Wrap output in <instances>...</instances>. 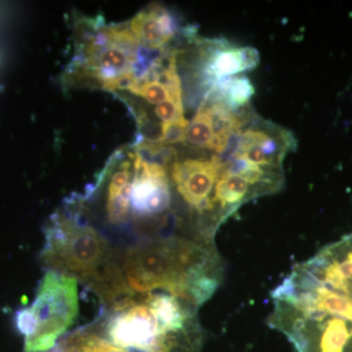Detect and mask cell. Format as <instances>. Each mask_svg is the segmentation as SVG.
Wrapping results in <instances>:
<instances>
[{
    "instance_id": "1",
    "label": "cell",
    "mask_w": 352,
    "mask_h": 352,
    "mask_svg": "<svg viewBox=\"0 0 352 352\" xmlns=\"http://www.w3.org/2000/svg\"><path fill=\"white\" fill-rule=\"evenodd\" d=\"M200 307L170 292L133 293L105 305L91 324L126 352H201Z\"/></svg>"
},
{
    "instance_id": "10",
    "label": "cell",
    "mask_w": 352,
    "mask_h": 352,
    "mask_svg": "<svg viewBox=\"0 0 352 352\" xmlns=\"http://www.w3.org/2000/svg\"><path fill=\"white\" fill-rule=\"evenodd\" d=\"M254 94V88L249 78L245 76H232L210 88L205 99L219 102L236 111L249 105Z\"/></svg>"
},
{
    "instance_id": "7",
    "label": "cell",
    "mask_w": 352,
    "mask_h": 352,
    "mask_svg": "<svg viewBox=\"0 0 352 352\" xmlns=\"http://www.w3.org/2000/svg\"><path fill=\"white\" fill-rule=\"evenodd\" d=\"M236 139L234 160L270 170H281L285 156L296 144L291 132L264 120L241 131Z\"/></svg>"
},
{
    "instance_id": "9",
    "label": "cell",
    "mask_w": 352,
    "mask_h": 352,
    "mask_svg": "<svg viewBox=\"0 0 352 352\" xmlns=\"http://www.w3.org/2000/svg\"><path fill=\"white\" fill-rule=\"evenodd\" d=\"M127 24L140 46L152 51L173 47L171 43L178 32L173 14L160 4L146 6Z\"/></svg>"
},
{
    "instance_id": "5",
    "label": "cell",
    "mask_w": 352,
    "mask_h": 352,
    "mask_svg": "<svg viewBox=\"0 0 352 352\" xmlns=\"http://www.w3.org/2000/svg\"><path fill=\"white\" fill-rule=\"evenodd\" d=\"M78 281L48 270L39 283L31 307L16 314L15 324L24 336L25 352H47L75 323L80 311Z\"/></svg>"
},
{
    "instance_id": "4",
    "label": "cell",
    "mask_w": 352,
    "mask_h": 352,
    "mask_svg": "<svg viewBox=\"0 0 352 352\" xmlns=\"http://www.w3.org/2000/svg\"><path fill=\"white\" fill-rule=\"evenodd\" d=\"M74 38L75 53L62 76L66 88H91L118 95L157 52L140 46L127 22L105 24L100 17L75 14Z\"/></svg>"
},
{
    "instance_id": "2",
    "label": "cell",
    "mask_w": 352,
    "mask_h": 352,
    "mask_svg": "<svg viewBox=\"0 0 352 352\" xmlns=\"http://www.w3.org/2000/svg\"><path fill=\"white\" fill-rule=\"evenodd\" d=\"M120 268L131 293L170 292L204 305L223 278L214 242L173 234L140 243L122 252Z\"/></svg>"
},
{
    "instance_id": "3",
    "label": "cell",
    "mask_w": 352,
    "mask_h": 352,
    "mask_svg": "<svg viewBox=\"0 0 352 352\" xmlns=\"http://www.w3.org/2000/svg\"><path fill=\"white\" fill-rule=\"evenodd\" d=\"M39 258L48 270L75 277L105 305L133 294L107 238L65 203L46 223Z\"/></svg>"
},
{
    "instance_id": "11",
    "label": "cell",
    "mask_w": 352,
    "mask_h": 352,
    "mask_svg": "<svg viewBox=\"0 0 352 352\" xmlns=\"http://www.w3.org/2000/svg\"><path fill=\"white\" fill-rule=\"evenodd\" d=\"M182 144L196 151L208 150L214 152V126L207 102L203 101L193 119L189 122Z\"/></svg>"
},
{
    "instance_id": "6",
    "label": "cell",
    "mask_w": 352,
    "mask_h": 352,
    "mask_svg": "<svg viewBox=\"0 0 352 352\" xmlns=\"http://www.w3.org/2000/svg\"><path fill=\"white\" fill-rule=\"evenodd\" d=\"M273 305L268 324L285 333L298 352H352V321Z\"/></svg>"
},
{
    "instance_id": "8",
    "label": "cell",
    "mask_w": 352,
    "mask_h": 352,
    "mask_svg": "<svg viewBox=\"0 0 352 352\" xmlns=\"http://www.w3.org/2000/svg\"><path fill=\"white\" fill-rule=\"evenodd\" d=\"M200 46V80L210 88L226 78L254 69L259 61L258 50L233 47L221 41H198Z\"/></svg>"
}]
</instances>
